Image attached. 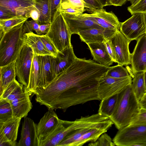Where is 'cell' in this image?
Returning a JSON list of instances; mask_svg holds the SVG:
<instances>
[{
    "mask_svg": "<svg viewBox=\"0 0 146 146\" xmlns=\"http://www.w3.org/2000/svg\"><path fill=\"white\" fill-rule=\"evenodd\" d=\"M110 67L77 57L47 86L36 90L35 100L48 109L64 111L72 106L100 100L99 82Z\"/></svg>",
    "mask_w": 146,
    "mask_h": 146,
    "instance_id": "cell-1",
    "label": "cell"
},
{
    "mask_svg": "<svg viewBox=\"0 0 146 146\" xmlns=\"http://www.w3.org/2000/svg\"><path fill=\"white\" fill-rule=\"evenodd\" d=\"M131 84L119 94L114 110L109 117L119 130L135 121L140 111L139 101L132 90Z\"/></svg>",
    "mask_w": 146,
    "mask_h": 146,
    "instance_id": "cell-2",
    "label": "cell"
},
{
    "mask_svg": "<svg viewBox=\"0 0 146 146\" xmlns=\"http://www.w3.org/2000/svg\"><path fill=\"white\" fill-rule=\"evenodd\" d=\"M25 22L0 35V66L16 60L24 45L23 38Z\"/></svg>",
    "mask_w": 146,
    "mask_h": 146,
    "instance_id": "cell-3",
    "label": "cell"
},
{
    "mask_svg": "<svg viewBox=\"0 0 146 146\" xmlns=\"http://www.w3.org/2000/svg\"><path fill=\"white\" fill-rule=\"evenodd\" d=\"M45 35L52 40L59 52L72 46L71 42L72 35L58 9L54 13L50 28Z\"/></svg>",
    "mask_w": 146,
    "mask_h": 146,
    "instance_id": "cell-4",
    "label": "cell"
},
{
    "mask_svg": "<svg viewBox=\"0 0 146 146\" xmlns=\"http://www.w3.org/2000/svg\"><path fill=\"white\" fill-rule=\"evenodd\" d=\"M113 139L117 146H146V123H132L119 130Z\"/></svg>",
    "mask_w": 146,
    "mask_h": 146,
    "instance_id": "cell-5",
    "label": "cell"
},
{
    "mask_svg": "<svg viewBox=\"0 0 146 146\" xmlns=\"http://www.w3.org/2000/svg\"><path fill=\"white\" fill-rule=\"evenodd\" d=\"M132 77L130 74L123 78H116L105 75L100 79L97 88L100 100L107 98L121 92L128 85L132 84Z\"/></svg>",
    "mask_w": 146,
    "mask_h": 146,
    "instance_id": "cell-6",
    "label": "cell"
},
{
    "mask_svg": "<svg viewBox=\"0 0 146 146\" xmlns=\"http://www.w3.org/2000/svg\"><path fill=\"white\" fill-rule=\"evenodd\" d=\"M33 56L32 49L24 45L15 60V71L18 81L26 88L29 83Z\"/></svg>",
    "mask_w": 146,
    "mask_h": 146,
    "instance_id": "cell-7",
    "label": "cell"
},
{
    "mask_svg": "<svg viewBox=\"0 0 146 146\" xmlns=\"http://www.w3.org/2000/svg\"><path fill=\"white\" fill-rule=\"evenodd\" d=\"M89 13H82L102 28L120 30L121 23L112 11L107 12L103 8L86 9Z\"/></svg>",
    "mask_w": 146,
    "mask_h": 146,
    "instance_id": "cell-8",
    "label": "cell"
},
{
    "mask_svg": "<svg viewBox=\"0 0 146 146\" xmlns=\"http://www.w3.org/2000/svg\"><path fill=\"white\" fill-rule=\"evenodd\" d=\"M120 31L131 42L146 33L143 13H137L121 23Z\"/></svg>",
    "mask_w": 146,
    "mask_h": 146,
    "instance_id": "cell-9",
    "label": "cell"
},
{
    "mask_svg": "<svg viewBox=\"0 0 146 146\" xmlns=\"http://www.w3.org/2000/svg\"><path fill=\"white\" fill-rule=\"evenodd\" d=\"M110 39L118 64L123 66L131 64V53L129 48L130 41L120 30L117 31Z\"/></svg>",
    "mask_w": 146,
    "mask_h": 146,
    "instance_id": "cell-10",
    "label": "cell"
},
{
    "mask_svg": "<svg viewBox=\"0 0 146 146\" xmlns=\"http://www.w3.org/2000/svg\"><path fill=\"white\" fill-rule=\"evenodd\" d=\"M131 54V71L133 74L146 72V33L139 37Z\"/></svg>",
    "mask_w": 146,
    "mask_h": 146,
    "instance_id": "cell-11",
    "label": "cell"
},
{
    "mask_svg": "<svg viewBox=\"0 0 146 146\" xmlns=\"http://www.w3.org/2000/svg\"><path fill=\"white\" fill-rule=\"evenodd\" d=\"M61 13L72 35H78L82 31L90 29L103 28L82 14L74 15Z\"/></svg>",
    "mask_w": 146,
    "mask_h": 146,
    "instance_id": "cell-12",
    "label": "cell"
},
{
    "mask_svg": "<svg viewBox=\"0 0 146 146\" xmlns=\"http://www.w3.org/2000/svg\"><path fill=\"white\" fill-rule=\"evenodd\" d=\"M59 119L54 110L48 109L37 124V132L40 143L45 140L54 130Z\"/></svg>",
    "mask_w": 146,
    "mask_h": 146,
    "instance_id": "cell-13",
    "label": "cell"
},
{
    "mask_svg": "<svg viewBox=\"0 0 146 146\" xmlns=\"http://www.w3.org/2000/svg\"><path fill=\"white\" fill-rule=\"evenodd\" d=\"M37 124L26 117L22 124L21 137L17 146H39L40 141L37 132Z\"/></svg>",
    "mask_w": 146,
    "mask_h": 146,
    "instance_id": "cell-14",
    "label": "cell"
},
{
    "mask_svg": "<svg viewBox=\"0 0 146 146\" xmlns=\"http://www.w3.org/2000/svg\"><path fill=\"white\" fill-rule=\"evenodd\" d=\"M54 57L49 55H39L40 70L37 89L45 88L55 79L52 63Z\"/></svg>",
    "mask_w": 146,
    "mask_h": 146,
    "instance_id": "cell-15",
    "label": "cell"
},
{
    "mask_svg": "<svg viewBox=\"0 0 146 146\" xmlns=\"http://www.w3.org/2000/svg\"><path fill=\"white\" fill-rule=\"evenodd\" d=\"M35 6V0H0V7L28 19L30 11Z\"/></svg>",
    "mask_w": 146,
    "mask_h": 146,
    "instance_id": "cell-16",
    "label": "cell"
},
{
    "mask_svg": "<svg viewBox=\"0 0 146 146\" xmlns=\"http://www.w3.org/2000/svg\"><path fill=\"white\" fill-rule=\"evenodd\" d=\"M117 31L104 28H94L82 31L78 34L81 41L86 43L103 42L110 38Z\"/></svg>",
    "mask_w": 146,
    "mask_h": 146,
    "instance_id": "cell-17",
    "label": "cell"
},
{
    "mask_svg": "<svg viewBox=\"0 0 146 146\" xmlns=\"http://www.w3.org/2000/svg\"><path fill=\"white\" fill-rule=\"evenodd\" d=\"M77 58L72 46L61 53L59 52L56 57H54L52 63L55 78L67 69Z\"/></svg>",
    "mask_w": 146,
    "mask_h": 146,
    "instance_id": "cell-18",
    "label": "cell"
},
{
    "mask_svg": "<svg viewBox=\"0 0 146 146\" xmlns=\"http://www.w3.org/2000/svg\"><path fill=\"white\" fill-rule=\"evenodd\" d=\"M30 96L26 89L24 92L9 102L12 107L14 116L21 118L27 116L33 106Z\"/></svg>",
    "mask_w": 146,
    "mask_h": 146,
    "instance_id": "cell-19",
    "label": "cell"
},
{
    "mask_svg": "<svg viewBox=\"0 0 146 146\" xmlns=\"http://www.w3.org/2000/svg\"><path fill=\"white\" fill-rule=\"evenodd\" d=\"M113 124L110 119L86 132L73 142L70 146H82L88 142H94L102 134L106 133Z\"/></svg>",
    "mask_w": 146,
    "mask_h": 146,
    "instance_id": "cell-20",
    "label": "cell"
},
{
    "mask_svg": "<svg viewBox=\"0 0 146 146\" xmlns=\"http://www.w3.org/2000/svg\"><path fill=\"white\" fill-rule=\"evenodd\" d=\"M93 60L105 66L111 65L113 62L108 54L104 42L86 44Z\"/></svg>",
    "mask_w": 146,
    "mask_h": 146,
    "instance_id": "cell-21",
    "label": "cell"
},
{
    "mask_svg": "<svg viewBox=\"0 0 146 146\" xmlns=\"http://www.w3.org/2000/svg\"><path fill=\"white\" fill-rule=\"evenodd\" d=\"M23 40L24 45H27L31 47L33 52L37 55L40 56L49 55L54 56L46 48L40 39L39 35L33 32L24 34Z\"/></svg>",
    "mask_w": 146,
    "mask_h": 146,
    "instance_id": "cell-22",
    "label": "cell"
},
{
    "mask_svg": "<svg viewBox=\"0 0 146 146\" xmlns=\"http://www.w3.org/2000/svg\"><path fill=\"white\" fill-rule=\"evenodd\" d=\"M22 118L14 116L11 119L0 123V133H3L15 146L18 129Z\"/></svg>",
    "mask_w": 146,
    "mask_h": 146,
    "instance_id": "cell-23",
    "label": "cell"
},
{
    "mask_svg": "<svg viewBox=\"0 0 146 146\" xmlns=\"http://www.w3.org/2000/svg\"><path fill=\"white\" fill-rule=\"evenodd\" d=\"M0 95L7 86L16 79L15 60L9 64L0 66Z\"/></svg>",
    "mask_w": 146,
    "mask_h": 146,
    "instance_id": "cell-24",
    "label": "cell"
},
{
    "mask_svg": "<svg viewBox=\"0 0 146 146\" xmlns=\"http://www.w3.org/2000/svg\"><path fill=\"white\" fill-rule=\"evenodd\" d=\"M39 55L33 52V56L30 73L28 85L26 88L30 95L34 94L38 88L40 75Z\"/></svg>",
    "mask_w": 146,
    "mask_h": 146,
    "instance_id": "cell-25",
    "label": "cell"
},
{
    "mask_svg": "<svg viewBox=\"0 0 146 146\" xmlns=\"http://www.w3.org/2000/svg\"><path fill=\"white\" fill-rule=\"evenodd\" d=\"M35 6L39 11V24H50L52 16L51 13V0H35Z\"/></svg>",
    "mask_w": 146,
    "mask_h": 146,
    "instance_id": "cell-26",
    "label": "cell"
},
{
    "mask_svg": "<svg viewBox=\"0 0 146 146\" xmlns=\"http://www.w3.org/2000/svg\"><path fill=\"white\" fill-rule=\"evenodd\" d=\"M26 87L15 79L0 95V100L5 99L10 102L18 95L24 92Z\"/></svg>",
    "mask_w": 146,
    "mask_h": 146,
    "instance_id": "cell-27",
    "label": "cell"
},
{
    "mask_svg": "<svg viewBox=\"0 0 146 146\" xmlns=\"http://www.w3.org/2000/svg\"><path fill=\"white\" fill-rule=\"evenodd\" d=\"M119 94L101 100L98 113L100 115L110 117L113 114L118 99Z\"/></svg>",
    "mask_w": 146,
    "mask_h": 146,
    "instance_id": "cell-28",
    "label": "cell"
},
{
    "mask_svg": "<svg viewBox=\"0 0 146 146\" xmlns=\"http://www.w3.org/2000/svg\"><path fill=\"white\" fill-rule=\"evenodd\" d=\"M131 87L137 100H139L146 93L144 72H140L133 74Z\"/></svg>",
    "mask_w": 146,
    "mask_h": 146,
    "instance_id": "cell-29",
    "label": "cell"
},
{
    "mask_svg": "<svg viewBox=\"0 0 146 146\" xmlns=\"http://www.w3.org/2000/svg\"><path fill=\"white\" fill-rule=\"evenodd\" d=\"M28 19L23 16H17L8 19H0V35L5 33L14 27L25 22Z\"/></svg>",
    "mask_w": 146,
    "mask_h": 146,
    "instance_id": "cell-30",
    "label": "cell"
},
{
    "mask_svg": "<svg viewBox=\"0 0 146 146\" xmlns=\"http://www.w3.org/2000/svg\"><path fill=\"white\" fill-rule=\"evenodd\" d=\"M14 116L10 103L5 99H0V123L5 122Z\"/></svg>",
    "mask_w": 146,
    "mask_h": 146,
    "instance_id": "cell-31",
    "label": "cell"
},
{
    "mask_svg": "<svg viewBox=\"0 0 146 146\" xmlns=\"http://www.w3.org/2000/svg\"><path fill=\"white\" fill-rule=\"evenodd\" d=\"M123 66L118 64L117 65L110 67L105 75L114 78H123L127 77L131 74Z\"/></svg>",
    "mask_w": 146,
    "mask_h": 146,
    "instance_id": "cell-32",
    "label": "cell"
},
{
    "mask_svg": "<svg viewBox=\"0 0 146 146\" xmlns=\"http://www.w3.org/2000/svg\"><path fill=\"white\" fill-rule=\"evenodd\" d=\"M115 145L111 137L105 133L102 134L94 142H90L89 146H114Z\"/></svg>",
    "mask_w": 146,
    "mask_h": 146,
    "instance_id": "cell-33",
    "label": "cell"
},
{
    "mask_svg": "<svg viewBox=\"0 0 146 146\" xmlns=\"http://www.w3.org/2000/svg\"><path fill=\"white\" fill-rule=\"evenodd\" d=\"M39 24L38 23L33 20L29 21L27 20L23 24V31L24 34L34 31L37 35H42L39 30Z\"/></svg>",
    "mask_w": 146,
    "mask_h": 146,
    "instance_id": "cell-34",
    "label": "cell"
},
{
    "mask_svg": "<svg viewBox=\"0 0 146 146\" xmlns=\"http://www.w3.org/2000/svg\"><path fill=\"white\" fill-rule=\"evenodd\" d=\"M39 37L47 50L56 57L59 52L49 38L45 34Z\"/></svg>",
    "mask_w": 146,
    "mask_h": 146,
    "instance_id": "cell-35",
    "label": "cell"
},
{
    "mask_svg": "<svg viewBox=\"0 0 146 146\" xmlns=\"http://www.w3.org/2000/svg\"><path fill=\"white\" fill-rule=\"evenodd\" d=\"M127 9L132 15L137 13H146V0H140L135 5L128 7Z\"/></svg>",
    "mask_w": 146,
    "mask_h": 146,
    "instance_id": "cell-36",
    "label": "cell"
},
{
    "mask_svg": "<svg viewBox=\"0 0 146 146\" xmlns=\"http://www.w3.org/2000/svg\"><path fill=\"white\" fill-rule=\"evenodd\" d=\"M61 12L74 15L81 14L83 13L81 11L75 9L68 4L65 3H60L58 8Z\"/></svg>",
    "mask_w": 146,
    "mask_h": 146,
    "instance_id": "cell-37",
    "label": "cell"
},
{
    "mask_svg": "<svg viewBox=\"0 0 146 146\" xmlns=\"http://www.w3.org/2000/svg\"><path fill=\"white\" fill-rule=\"evenodd\" d=\"M66 3L83 13L86 10V5L83 0H61V3Z\"/></svg>",
    "mask_w": 146,
    "mask_h": 146,
    "instance_id": "cell-38",
    "label": "cell"
},
{
    "mask_svg": "<svg viewBox=\"0 0 146 146\" xmlns=\"http://www.w3.org/2000/svg\"><path fill=\"white\" fill-rule=\"evenodd\" d=\"M107 51L113 62L117 63L115 55L112 47L110 38L105 39L103 41Z\"/></svg>",
    "mask_w": 146,
    "mask_h": 146,
    "instance_id": "cell-39",
    "label": "cell"
},
{
    "mask_svg": "<svg viewBox=\"0 0 146 146\" xmlns=\"http://www.w3.org/2000/svg\"><path fill=\"white\" fill-rule=\"evenodd\" d=\"M86 4L87 8L86 9H96L103 8L98 0H83Z\"/></svg>",
    "mask_w": 146,
    "mask_h": 146,
    "instance_id": "cell-40",
    "label": "cell"
},
{
    "mask_svg": "<svg viewBox=\"0 0 146 146\" xmlns=\"http://www.w3.org/2000/svg\"><path fill=\"white\" fill-rule=\"evenodd\" d=\"M132 123H146V109L140 108L139 112L136 120Z\"/></svg>",
    "mask_w": 146,
    "mask_h": 146,
    "instance_id": "cell-41",
    "label": "cell"
},
{
    "mask_svg": "<svg viewBox=\"0 0 146 146\" xmlns=\"http://www.w3.org/2000/svg\"><path fill=\"white\" fill-rule=\"evenodd\" d=\"M17 16L14 13L0 7V19H8Z\"/></svg>",
    "mask_w": 146,
    "mask_h": 146,
    "instance_id": "cell-42",
    "label": "cell"
},
{
    "mask_svg": "<svg viewBox=\"0 0 146 146\" xmlns=\"http://www.w3.org/2000/svg\"><path fill=\"white\" fill-rule=\"evenodd\" d=\"M40 17V12L38 9L35 6L30 11L29 14L28 18H31L33 20L38 23Z\"/></svg>",
    "mask_w": 146,
    "mask_h": 146,
    "instance_id": "cell-43",
    "label": "cell"
},
{
    "mask_svg": "<svg viewBox=\"0 0 146 146\" xmlns=\"http://www.w3.org/2000/svg\"><path fill=\"white\" fill-rule=\"evenodd\" d=\"M0 146H16L3 133H0Z\"/></svg>",
    "mask_w": 146,
    "mask_h": 146,
    "instance_id": "cell-44",
    "label": "cell"
},
{
    "mask_svg": "<svg viewBox=\"0 0 146 146\" xmlns=\"http://www.w3.org/2000/svg\"><path fill=\"white\" fill-rule=\"evenodd\" d=\"M61 0H51V13L52 17L56 10L59 7Z\"/></svg>",
    "mask_w": 146,
    "mask_h": 146,
    "instance_id": "cell-45",
    "label": "cell"
},
{
    "mask_svg": "<svg viewBox=\"0 0 146 146\" xmlns=\"http://www.w3.org/2000/svg\"><path fill=\"white\" fill-rule=\"evenodd\" d=\"M50 24L44 23L39 24V29L43 35L46 34L50 28Z\"/></svg>",
    "mask_w": 146,
    "mask_h": 146,
    "instance_id": "cell-46",
    "label": "cell"
},
{
    "mask_svg": "<svg viewBox=\"0 0 146 146\" xmlns=\"http://www.w3.org/2000/svg\"><path fill=\"white\" fill-rule=\"evenodd\" d=\"M128 0H110V5L121 6L125 4Z\"/></svg>",
    "mask_w": 146,
    "mask_h": 146,
    "instance_id": "cell-47",
    "label": "cell"
},
{
    "mask_svg": "<svg viewBox=\"0 0 146 146\" xmlns=\"http://www.w3.org/2000/svg\"><path fill=\"white\" fill-rule=\"evenodd\" d=\"M139 102L140 108L146 109V93L139 100Z\"/></svg>",
    "mask_w": 146,
    "mask_h": 146,
    "instance_id": "cell-48",
    "label": "cell"
},
{
    "mask_svg": "<svg viewBox=\"0 0 146 146\" xmlns=\"http://www.w3.org/2000/svg\"><path fill=\"white\" fill-rule=\"evenodd\" d=\"M102 6L104 7L105 6L110 5V0H98Z\"/></svg>",
    "mask_w": 146,
    "mask_h": 146,
    "instance_id": "cell-49",
    "label": "cell"
},
{
    "mask_svg": "<svg viewBox=\"0 0 146 146\" xmlns=\"http://www.w3.org/2000/svg\"><path fill=\"white\" fill-rule=\"evenodd\" d=\"M140 0H128L131 4V5H133L137 3Z\"/></svg>",
    "mask_w": 146,
    "mask_h": 146,
    "instance_id": "cell-50",
    "label": "cell"
},
{
    "mask_svg": "<svg viewBox=\"0 0 146 146\" xmlns=\"http://www.w3.org/2000/svg\"><path fill=\"white\" fill-rule=\"evenodd\" d=\"M144 16V22L145 26V31L146 32V13H143Z\"/></svg>",
    "mask_w": 146,
    "mask_h": 146,
    "instance_id": "cell-51",
    "label": "cell"
},
{
    "mask_svg": "<svg viewBox=\"0 0 146 146\" xmlns=\"http://www.w3.org/2000/svg\"><path fill=\"white\" fill-rule=\"evenodd\" d=\"M144 72V78L145 84L146 88V72Z\"/></svg>",
    "mask_w": 146,
    "mask_h": 146,
    "instance_id": "cell-52",
    "label": "cell"
}]
</instances>
